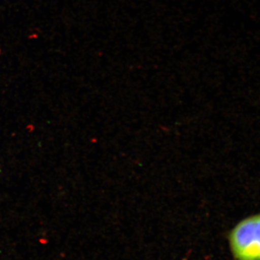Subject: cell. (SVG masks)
<instances>
[{"mask_svg":"<svg viewBox=\"0 0 260 260\" xmlns=\"http://www.w3.org/2000/svg\"><path fill=\"white\" fill-rule=\"evenodd\" d=\"M229 241L236 260H260V213L239 221L229 233Z\"/></svg>","mask_w":260,"mask_h":260,"instance_id":"1","label":"cell"}]
</instances>
